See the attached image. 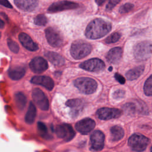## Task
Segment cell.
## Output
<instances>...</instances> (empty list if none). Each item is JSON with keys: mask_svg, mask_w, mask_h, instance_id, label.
I'll return each mask as SVG.
<instances>
[{"mask_svg": "<svg viewBox=\"0 0 152 152\" xmlns=\"http://www.w3.org/2000/svg\"><path fill=\"white\" fill-rule=\"evenodd\" d=\"M111 29L110 23L98 18L89 23L86 28L85 35L89 39H97L104 36Z\"/></svg>", "mask_w": 152, "mask_h": 152, "instance_id": "cell-1", "label": "cell"}, {"mask_svg": "<svg viewBox=\"0 0 152 152\" xmlns=\"http://www.w3.org/2000/svg\"><path fill=\"white\" fill-rule=\"evenodd\" d=\"M91 49L92 47L90 43L84 40H78L72 43L70 53L75 59H80L90 54Z\"/></svg>", "mask_w": 152, "mask_h": 152, "instance_id": "cell-2", "label": "cell"}, {"mask_svg": "<svg viewBox=\"0 0 152 152\" xmlns=\"http://www.w3.org/2000/svg\"><path fill=\"white\" fill-rule=\"evenodd\" d=\"M76 88L82 93L90 94L94 93L97 88V82L91 78L80 77L74 81Z\"/></svg>", "mask_w": 152, "mask_h": 152, "instance_id": "cell-3", "label": "cell"}, {"mask_svg": "<svg viewBox=\"0 0 152 152\" xmlns=\"http://www.w3.org/2000/svg\"><path fill=\"white\" fill-rule=\"evenodd\" d=\"M134 58L137 61L148 59L152 55V43L149 41H142L137 44L133 50Z\"/></svg>", "mask_w": 152, "mask_h": 152, "instance_id": "cell-4", "label": "cell"}, {"mask_svg": "<svg viewBox=\"0 0 152 152\" xmlns=\"http://www.w3.org/2000/svg\"><path fill=\"white\" fill-rule=\"evenodd\" d=\"M149 141L147 137L140 134H134L129 138L128 143L132 150L141 152L146 149Z\"/></svg>", "mask_w": 152, "mask_h": 152, "instance_id": "cell-5", "label": "cell"}, {"mask_svg": "<svg viewBox=\"0 0 152 152\" xmlns=\"http://www.w3.org/2000/svg\"><path fill=\"white\" fill-rule=\"evenodd\" d=\"M55 133L58 138H62L66 142L72 140L75 135V132L72 127L67 124L57 125L55 128Z\"/></svg>", "mask_w": 152, "mask_h": 152, "instance_id": "cell-6", "label": "cell"}, {"mask_svg": "<svg viewBox=\"0 0 152 152\" xmlns=\"http://www.w3.org/2000/svg\"><path fill=\"white\" fill-rule=\"evenodd\" d=\"M31 96L34 102L40 110L46 111L49 109V103L48 99L40 88H34L32 91Z\"/></svg>", "mask_w": 152, "mask_h": 152, "instance_id": "cell-7", "label": "cell"}, {"mask_svg": "<svg viewBox=\"0 0 152 152\" xmlns=\"http://www.w3.org/2000/svg\"><path fill=\"white\" fill-rule=\"evenodd\" d=\"M46 38L52 46H61L64 42L63 37L60 32L53 27H48L45 30Z\"/></svg>", "mask_w": 152, "mask_h": 152, "instance_id": "cell-8", "label": "cell"}, {"mask_svg": "<svg viewBox=\"0 0 152 152\" xmlns=\"http://www.w3.org/2000/svg\"><path fill=\"white\" fill-rule=\"evenodd\" d=\"M80 67L90 72H99L104 68L105 64L99 58H93L81 63Z\"/></svg>", "mask_w": 152, "mask_h": 152, "instance_id": "cell-9", "label": "cell"}, {"mask_svg": "<svg viewBox=\"0 0 152 152\" xmlns=\"http://www.w3.org/2000/svg\"><path fill=\"white\" fill-rule=\"evenodd\" d=\"M104 135L101 131H94L90 136V149L96 151L102 150L104 147Z\"/></svg>", "mask_w": 152, "mask_h": 152, "instance_id": "cell-10", "label": "cell"}, {"mask_svg": "<svg viewBox=\"0 0 152 152\" xmlns=\"http://www.w3.org/2000/svg\"><path fill=\"white\" fill-rule=\"evenodd\" d=\"M122 114V111L118 109L102 107L96 112L97 116L102 120H110L119 118Z\"/></svg>", "mask_w": 152, "mask_h": 152, "instance_id": "cell-11", "label": "cell"}, {"mask_svg": "<svg viewBox=\"0 0 152 152\" xmlns=\"http://www.w3.org/2000/svg\"><path fill=\"white\" fill-rule=\"evenodd\" d=\"M79 5L74 2L68 1H62L55 2L50 5L48 11L50 12H56L68 10H73L78 8Z\"/></svg>", "mask_w": 152, "mask_h": 152, "instance_id": "cell-12", "label": "cell"}, {"mask_svg": "<svg viewBox=\"0 0 152 152\" xmlns=\"http://www.w3.org/2000/svg\"><path fill=\"white\" fill-rule=\"evenodd\" d=\"M96 123L91 118H84L77 122L76 129L82 134H87L91 132L95 127Z\"/></svg>", "mask_w": 152, "mask_h": 152, "instance_id": "cell-13", "label": "cell"}, {"mask_svg": "<svg viewBox=\"0 0 152 152\" xmlns=\"http://www.w3.org/2000/svg\"><path fill=\"white\" fill-rule=\"evenodd\" d=\"M31 70L35 73H41L46 71L48 68L47 61L42 57H35L29 64Z\"/></svg>", "mask_w": 152, "mask_h": 152, "instance_id": "cell-14", "label": "cell"}, {"mask_svg": "<svg viewBox=\"0 0 152 152\" xmlns=\"http://www.w3.org/2000/svg\"><path fill=\"white\" fill-rule=\"evenodd\" d=\"M30 81L33 84L43 86L49 91L52 90L54 87L53 80L48 76H34L31 78Z\"/></svg>", "mask_w": 152, "mask_h": 152, "instance_id": "cell-15", "label": "cell"}, {"mask_svg": "<svg viewBox=\"0 0 152 152\" xmlns=\"http://www.w3.org/2000/svg\"><path fill=\"white\" fill-rule=\"evenodd\" d=\"M18 39L21 45L27 50L36 51L39 49L37 44L34 42L31 37L25 33H21L18 36Z\"/></svg>", "mask_w": 152, "mask_h": 152, "instance_id": "cell-16", "label": "cell"}, {"mask_svg": "<svg viewBox=\"0 0 152 152\" xmlns=\"http://www.w3.org/2000/svg\"><path fill=\"white\" fill-rule=\"evenodd\" d=\"M15 5L25 11H32L38 5V0H14Z\"/></svg>", "mask_w": 152, "mask_h": 152, "instance_id": "cell-17", "label": "cell"}, {"mask_svg": "<svg viewBox=\"0 0 152 152\" xmlns=\"http://www.w3.org/2000/svg\"><path fill=\"white\" fill-rule=\"evenodd\" d=\"M122 49L119 47H116L111 49L107 53L106 59L111 64H116L119 63L122 58Z\"/></svg>", "mask_w": 152, "mask_h": 152, "instance_id": "cell-18", "label": "cell"}, {"mask_svg": "<svg viewBox=\"0 0 152 152\" xmlns=\"http://www.w3.org/2000/svg\"><path fill=\"white\" fill-rule=\"evenodd\" d=\"M26 69L21 66H14L9 68L8 74L9 77L14 80H18L24 77Z\"/></svg>", "mask_w": 152, "mask_h": 152, "instance_id": "cell-19", "label": "cell"}, {"mask_svg": "<svg viewBox=\"0 0 152 152\" xmlns=\"http://www.w3.org/2000/svg\"><path fill=\"white\" fill-rule=\"evenodd\" d=\"M45 56L53 65L56 66H61L65 63V59L57 53L53 52H47Z\"/></svg>", "mask_w": 152, "mask_h": 152, "instance_id": "cell-20", "label": "cell"}, {"mask_svg": "<svg viewBox=\"0 0 152 152\" xmlns=\"http://www.w3.org/2000/svg\"><path fill=\"white\" fill-rule=\"evenodd\" d=\"M36 112L37 110L34 104L32 102H30L25 116V121L27 124H31L34 122Z\"/></svg>", "mask_w": 152, "mask_h": 152, "instance_id": "cell-21", "label": "cell"}, {"mask_svg": "<svg viewBox=\"0 0 152 152\" xmlns=\"http://www.w3.org/2000/svg\"><path fill=\"white\" fill-rule=\"evenodd\" d=\"M66 106L73 110L74 115H78L83 106V102L78 99H70L66 102Z\"/></svg>", "mask_w": 152, "mask_h": 152, "instance_id": "cell-22", "label": "cell"}, {"mask_svg": "<svg viewBox=\"0 0 152 152\" xmlns=\"http://www.w3.org/2000/svg\"><path fill=\"white\" fill-rule=\"evenodd\" d=\"M144 66L140 65L129 69L126 73V77L128 80H134L137 79L144 72Z\"/></svg>", "mask_w": 152, "mask_h": 152, "instance_id": "cell-23", "label": "cell"}, {"mask_svg": "<svg viewBox=\"0 0 152 152\" xmlns=\"http://www.w3.org/2000/svg\"><path fill=\"white\" fill-rule=\"evenodd\" d=\"M110 137L113 141H118L124 136V130L119 125H115L110 128Z\"/></svg>", "mask_w": 152, "mask_h": 152, "instance_id": "cell-24", "label": "cell"}, {"mask_svg": "<svg viewBox=\"0 0 152 152\" xmlns=\"http://www.w3.org/2000/svg\"><path fill=\"white\" fill-rule=\"evenodd\" d=\"M14 100L17 108L20 110L24 109L27 103V97L24 94L21 92H18L14 95Z\"/></svg>", "mask_w": 152, "mask_h": 152, "instance_id": "cell-25", "label": "cell"}, {"mask_svg": "<svg viewBox=\"0 0 152 152\" xmlns=\"http://www.w3.org/2000/svg\"><path fill=\"white\" fill-rule=\"evenodd\" d=\"M144 92L146 96H152V75L147 79L144 83Z\"/></svg>", "mask_w": 152, "mask_h": 152, "instance_id": "cell-26", "label": "cell"}, {"mask_svg": "<svg viewBox=\"0 0 152 152\" xmlns=\"http://www.w3.org/2000/svg\"><path fill=\"white\" fill-rule=\"evenodd\" d=\"M37 130L39 131V133L42 137L44 138L48 137V128L43 122H37Z\"/></svg>", "mask_w": 152, "mask_h": 152, "instance_id": "cell-27", "label": "cell"}, {"mask_svg": "<svg viewBox=\"0 0 152 152\" xmlns=\"http://www.w3.org/2000/svg\"><path fill=\"white\" fill-rule=\"evenodd\" d=\"M121 37V34L118 32H114L109 36L106 39L105 42L106 43H113L118 42Z\"/></svg>", "mask_w": 152, "mask_h": 152, "instance_id": "cell-28", "label": "cell"}, {"mask_svg": "<svg viewBox=\"0 0 152 152\" xmlns=\"http://www.w3.org/2000/svg\"><path fill=\"white\" fill-rule=\"evenodd\" d=\"M35 24L38 26H45L47 23V18L43 14L37 15L34 19Z\"/></svg>", "mask_w": 152, "mask_h": 152, "instance_id": "cell-29", "label": "cell"}, {"mask_svg": "<svg viewBox=\"0 0 152 152\" xmlns=\"http://www.w3.org/2000/svg\"><path fill=\"white\" fill-rule=\"evenodd\" d=\"M7 44L10 49L14 53H18L19 51V46L18 44L11 39H8Z\"/></svg>", "mask_w": 152, "mask_h": 152, "instance_id": "cell-30", "label": "cell"}, {"mask_svg": "<svg viewBox=\"0 0 152 152\" xmlns=\"http://www.w3.org/2000/svg\"><path fill=\"white\" fill-rule=\"evenodd\" d=\"M134 8V5L131 3H126L122 5L119 9V12L121 14H125L131 11Z\"/></svg>", "mask_w": 152, "mask_h": 152, "instance_id": "cell-31", "label": "cell"}, {"mask_svg": "<svg viewBox=\"0 0 152 152\" xmlns=\"http://www.w3.org/2000/svg\"><path fill=\"white\" fill-rule=\"evenodd\" d=\"M122 0H110L107 4L106 5V10L108 11H110L111 10H112L114 7L118 4H119Z\"/></svg>", "mask_w": 152, "mask_h": 152, "instance_id": "cell-32", "label": "cell"}, {"mask_svg": "<svg viewBox=\"0 0 152 152\" xmlns=\"http://www.w3.org/2000/svg\"><path fill=\"white\" fill-rule=\"evenodd\" d=\"M125 96V91L123 90H117L113 93V97L115 99H120L124 97Z\"/></svg>", "mask_w": 152, "mask_h": 152, "instance_id": "cell-33", "label": "cell"}, {"mask_svg": "<svg viewBox=\"0 0 152 152\" xmlns=\"http://www.w3.org/2000/svg\"><path fill=\"white\" fill-rule=\"evenodd\" d=\"M114 77H115V78L116 79V80L118 81L120 84H124L125 83V78L122 75H120L119 73H115Z\"/></svg>", "mask_w": 152, "mask_h": 152, "instance_id": "cell-34", "label": "cell"}, {"mask_svg": "<svg viewBox=\"0 0 152 152\" xmlns=\"http://www.w3.org/2000/svg\"><path fill=\"white\" fill-rule=\"evenodd\" d=\"M0 4L7 8H12V5L10 4V3L8 2V0H0Z\"/></svg>", "mask_w": 152, "mask_h": 152, "instance_id": "cell-35", "label": "cell"}, {"mask_svg": "<svg viewBox=\"0 0 152 152\" xmlns=\"http://www.w3.org/2000/svg\"><path fill=\"white\" fill-rule=\"evenodd\" d=\"M106 0H95L96 4L98 5H102L103 4H104V2L106 1Z\"/></svg>", "mask_w": 152, "mask_h": 152, "instance_id": "cell-36", "label": "cell"}, {"mask_svg": "<svg viewBox=\"0 0 152 152\" xmlns=\"http://www.w3.org/2000/svg\"><path fill=\"white\" fill-rule=\"evenodd\" d=\"M4 26H5V23H4V22L0 18V28H4Z\"/></svg>", "mask_w": 152, "mask_h": 152, "instance_id": "cell-37", "label": "cell"}, {"mask_svg": "<svg viewBox=\"0 0 152 152\" xmlns=\"http://www.w3.org/2000/svg\"><path fill=\"white\" fill-rule=\"evenodd\" d=\"M150 151H151V152H152V147H151V148H150Z\"/></svg>", "mask_w": 152, "mask_h": 152, "instance_id": "cell-38", "label": "cell"}, {"mask_svg": "<svg viewBox=\"0 0 152 152\" xmlns=\"http://www.w3.org/2000/svg\"><path fill=\"white\" fill-rule=\"evenodd\" d=\"M0 37H1V33H0Z\"/></svg>", "mask_w": 152, "mask_h": 152, "instance_id": "cell-39", "label": "cell"}]
</instances>
